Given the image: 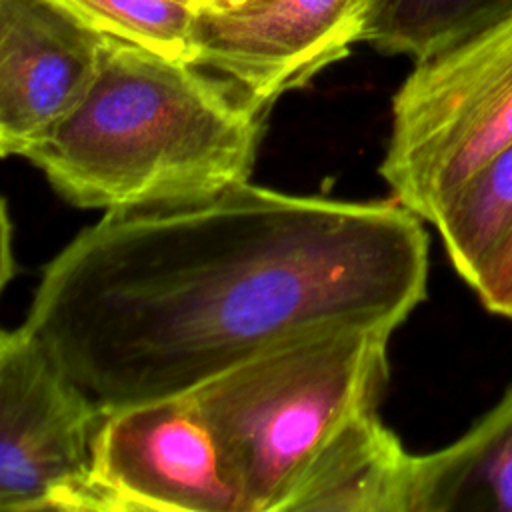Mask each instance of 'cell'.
Masks as SVG:
<instances>
[{"mask_svg":"<svg viewBox=\"0 0 512 512\" xmlns=\"http://www.w3.org/2000/svg\"><path fill=\"white\" fill-rule=\"evenodd\" d=\"M426 286L428 234L398 200L246 180L104 212L44 268L24 324L112 410L192 392L318 332H394Z\"/></svg>","mask_w":512,"mask_h":512,"instance_id":"obj_1","label":"cell"},{"mask_svg":"<svg viewBox=\"0 0 512 512\" xmlns=\"http://www.w3.org/2000/svg\"><path fill=\"white\" fill-rule=\"evenodd\" d=\"M264 116L234 82L108 36L86 96L22 158L78 208L188 200L250 180Z\"/></svg>","mask_w":512,"mask_h":512,"instance_id":"obj_2","label":"cell"},{"mask_svg":"<svg viewBox=\"0 0 512 512\" xmlns=\"http://www.w3.org/2000/svg\"><path fill=\"white\" fill-rule=\"evenodd\" d=\"M392 332L350 326L276 346L194 388L246 512H282L300 474L354 418L378 410Z\"/></svg>","mask_w":512,"mask_h":512,"instance_id":"obj_3","label":"cell"},{"mask_svg":"<svg viewBox=\"0 0 512 512\" xmlns=\"http://www.w3.org/2000/svg\"><path fill=\"white\" fill-rule=\"evenodd\" d=\"M512 144V14L418 60L392 98L380 174L424 222Z\"/></svg>","mask_w":512,"mask_h":512,"instance_id":"obj_4","label":"cell"},{"mask_svg":"<svg viewBox=\"0 0 512 512\" xmlns=\"http://www.w3.org/2000/svg\"><path fill=\"white\" fill-rule=\"evenodd\" d=\"M104 408L26 326L0 334V510L102 512L92 444Z\"/></svg>","mask_w":512,"mask_h":512,"instance_id":"obj_5","label":"cell"},{"mask_svg":"<svg viewBox=\"0 0 512 512\" xmlns=\"http://www.w3.org/2000/svg\"><path fill=\"white\" fill-rule=\"evenodd\" d=\"M92 480L102 512H246L228 454L192 392L106 410Z\"/></svg>","mask_w":512,"mask_h":512,"instance_id":"obj_6","label":"cell"},{"mask_svg":"<svg viewBox=\"0 0 512 512\" xmlns=\"http://www.w3.org/2000/svg\"><path fill=\"white\" fill-rule=\"evenodd\" d=\"M374 0H234L194 8L188 62L266 110L362 42Z\"/></svg>","mask_w":512,"mask_h":512,"instance_id":"obj_7","label":"cell"},{"mask_svg":"<svg viewBox=\"0 0 512 512\" xmlns=\"http://www.w3.org/2000/svg\"><path fill=\"white\" fill-rule=\"evenodd\" d=\"M106 40L54 0H0L2 156H22L80 104Z\"/></svg>","mask_w":512,"mask_h":512,"instance_id":"obj_8","label":"cell"},{"mask_svg":"<svg viewBox=\"0 0 512 512\" xmlns=\"http://www.w3.org/2000/svg\"><path fill=\"white\" fill-rule=\"evenodd\" d=\"M414 464L416 454L370 410L314 456L282 512H412Z\"/></svg>","mask_w":512,"mask_h":512,"instance_id":"obj_9","label":"cell"},{"mask_svg":"<svg viewBox=\"0 0 512 512\" xmlns=\"http://www.w3.org/2000/svg\"><path fill=\"white\" fill-rule=\"evenodd\" d=\"M512 512V386L452 444L416 456L412 512Z\"/></svg>","mask_w":512,"mask_h":512,"instance_id":"obj_10","label":"cell"},{"mask_svg":"<svg viewBox=\"0 0 512 512\" xmlns=\"http://www.w3.org/2000/svg\"><path fill=\"white\" fill-rule=\"evenodd\" d=\"M432 224L454 270L472 288L512 232V144L460 184L444 200Z\"/></svg>","mask_w":512,"mask_h":512,"instance_id":"obj_11","label":"cell"},{"mask_svg":"<svg viewBox=\"0 0 512 512\" xmlns=\"http://www.w3.org/2000/svg\"><path fill=\"white\" fill-rule=\"evenodd\" d=\"M510 14L512 0H374L362 42L418 62Z\"/></svg>","mask_w":512,"mask_h":512,"instance_id":"obj_12","label":"cell"},{"mask_svg":"<svg viewBox=\"0 0 512 512\" xmlns=\"http://www.w3.org/2000/svg\"><path fill=\"white\" fill-rule=\"evenodd\" d=\"M90 28L188 62L194 8L176 0H54Z\"/></svg>","mask_w":512,"mask_h":512,"instance_id":"obj_13","label":"cell"},{"mask_svg":"<svg viewBox=\"0 0 512 512\" xmlns=\"http://www.w3.org/2000/svg\"><path fill=\"white\" fill-rule=\"evenodd\" d=\"M472 290L488 312L512 318V232L488 260Z\"/></svg>","mask_w":512,"mask_h":512,"instance_id":"obj_14","label":"cell"},{"mask_svg":"<svg viewBox=\"0 0 512 512\" xmlns=\"http://www.w3.org/2000/svg\"><path fill=\"white\" fill-rule=\"evenodd\" d=\"M176 2H182V4H186L190 8H196L200 4V0H176Z\"/></svg>","mask_w":512,"mask_h":512,"instance_id":"obj_15","label":"cell"},{"mask_svg":"<svg viewBox=\"0 0 512 512\" xmlns=\"http://www.w3.org/2000/svg\"><path fill=\"white\" fill-rule=\"evenodd\" d=\"M202 2H234V0H200V4Z\"/></svg>","mask_w":512,"mask_h":512,"instance_id":"obj_16","label":"cell"}]
</instances>
